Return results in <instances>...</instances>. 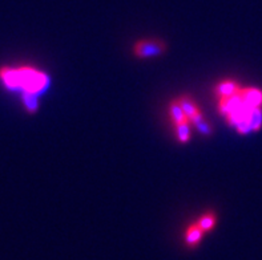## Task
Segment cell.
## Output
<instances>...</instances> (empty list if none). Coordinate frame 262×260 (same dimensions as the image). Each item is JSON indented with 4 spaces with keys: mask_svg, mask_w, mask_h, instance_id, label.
<instances>
[{
    "mask_svg": "<svg viewBox=\"0 0 262 260\" xmlns=\"http://www.w3.org/2000/svg\"><path fill=\"white\" fill-rule=\"evenodd\" d=\"M239 94L244 101L253 108L262 109V89L257 86H241Z\"/></svg>",
    "mask_w": 262,
    "mask_h": 260,
    "instance_id": "obj_4",
    "label": "cell"
},
{
    "mask_svg": "<svg viewBox=\"0 0 262 260\" xmlns=\"http://www.w3.org/2000/svg\"><path fill=\"white\" fill-rule=\"evenodd\" d=\"M241 88L236 80H224V81H220L216 86H214V96L217 99H221V97H226V96L234 94V93Z\"/></svg>",
    "mask_w": 262,
    "mask_h": 260,
    "instance_id": "obj_7",
    "label": "cell"
},
{
    "mask_svg": "<svg viewBox=\"0 0 262 260\" xmlns=\"http://www.w3.org/2000/svg\"><path fill=\"white\" fill-rule=\"evenodd\" d=\"M132 51L137 59H150L164 55L166 52V44L163 40L144 39L133 44Z\"/></svg>",
    "mask_w": 262,
    "mask_h": 260,
    "instance_id": "obj_3",
    "label": "cell"
},
{
    "mask_svg": "<svg viewBox=\"0 0 262 260\" xmlns=\"http://www.w3.org/2000/svg\"><path fill=\"white\" fill-rule=\"evenodd\" d=\"M174 134L176 139L180 144H188L192 137V130H190V122L184 121L174 125Z\"/></svg>",
    "mask_w": 262,
    "mask_h": 260,
    "instance_id": "obj_9",
    "label": "cell"
},
{
    "mask_svg": "<svg viewBox=\"0 0 262 260\" xmlns=\"http://www.w3.org/2000/svg\"><path fill=\"white\" fill-rule=\"evenodd\" d=\"M190 125L194 126V128L197 129V132L201 133V134L205 135V137H209V135H212L213 128L209 122L206 121V119L204 117V114L199 115V117H196V119L193 120V121H190Z\"/></svg>",
    "mask_w": 262,
    "mask_h": 260,
    "instance_id": "obj_12",
    "label": "cell"
},
{
    "mask_svg": "<svg viewBox=\"0 0 262 260\" xmlns=\"http://www.w3.org/2000/svg\"><path fill=\"white\" fill-rule=\"evenodd\" d=\"M217 100L219 113L238 134L246 135L262 128V109L248 105L239 94V89L234 94Z\"/></svg>",
    "mask_w": 262,
    "mask_h": 260,
    "instance_id": "obj_1",
    "label": "cell"
},
{
    "mask_svg": "<svg viewBox=\"0 0 262 260\" xmlns=\"http://www.w3.org/2000/svg\"><path fill=\"white\" fill-rule=\"evenodd\" d=\"M196 222L199 223L200 227L203 228V231L206 234V232H209V231H212L213 228L216 227L217 217L213 211H208V212H204V214L201 215Z\"/></svg>",
    "mask_w": 262,
    "mask_h": 260,
    "instance_id": "obj_10",
    "label": "cell"
},
{
    "mask_svg": "<svg viewBox=\"0 0 262 260\" xmlns=\"http://www.w3.org/2000/svg\"><path fill=\"white\" fill-rule=\"evenodd\" d=\"M204 235H205V232L203 231V228L200 227L197 222L189 224V226H188L185 230L186 246H189V247H196L197 244L203 241Z\"/></svg>",
    "mask_w": 262,
    "mask_h": 260,
    "instance_id": "obj_6",
    "label": "cell"
},
{
    "mask_svg": "<svg viewBox=\"0 0 262 260\" xmlns=\"http://www.w3.org/2000/svg\"><path fill=\"white\" fill-rule=\"evenodd\" d=\"M169 119L170 121H172L173 125H177V124H180V122L189 121V120L186 119L183 106L180 105V102L177 99L170 101L169 104Z\"/></svg>",
    "mask_w": 262,
    "mask_h": 260,
    "instance_id": "obj_8",
    "label": "cell"
},
{
    "mask_svg": "<svg viewBox=\"0 0 262 260\" xmlns=\"http://www.w3.org/2000/svg\"><path fill=\"white\" fill-rule=\"evenodd\" d=\"M21 97V105L26 109V112L28 114H35L39 110L40 102H39V96H32V94H23Z\"/></svg>",
    "mask_w": 262,
    "mask_h": 260,
    "instance_id": "obj_11",
    "label": "cell"
},
{
    "mask_svg": "<svg viewBox=\"0 0 262 260\" xmlns=\"http://www.w3.org/2000/svg\"><path fill=\"white\" fill-rule=\"evenodd\" d=\"M0 84L10 92L20 96H41L51 85V77L31 65L0 66Z\"/></svg>",
    "mask_w": 262,
    "mask_h": 260,
    "instance_id": "obj_2",
    "label": "cell"
},
{
    "mask_svg": "<svg viewBox=\"0 0 262 260\" xmlns=\"http://www.w3.org/2000/svg\"><path fill=\"white\" fill-rule=\"evenodd\" d=\"M177 100H179L180 105L183 106L184 113H185L186 119L189 120V122L193 121V120L196 119V117H199V115L203 114V112L200 110L197 102L193 100L192 96L183 94V96H180Z\"/></svg>",
    "mask_w": 262,
    "mask_h": 260,
    "instance_id": "obj_5",
    "label": "cell"
}]
</instances>
